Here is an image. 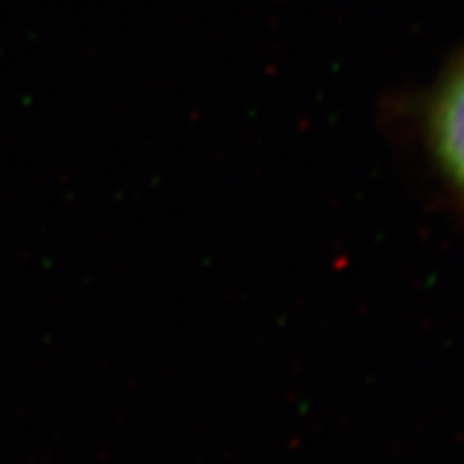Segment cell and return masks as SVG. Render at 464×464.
Listing matches in <instances>:
<instances>
[{
	"instance_id": "cell-1",
	"label": "cell",
	"mask_w": 464,
	"mask_h": 464,
	"mask_svg": "<svg viewBox=\"0 0 464 464\" xmlns=\"http://www.w3.org/2000/svg\"><path fill=\"white\" fill-rule=\"evenodd\" d=\"M426 138L439 170L464 198V52L434 86L426 110Z\"/></svg>"
}]
</instances>
